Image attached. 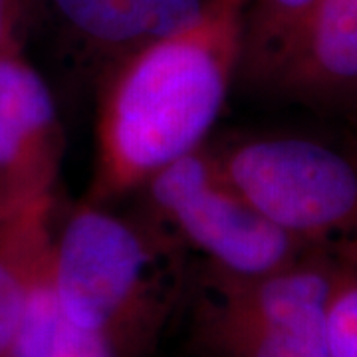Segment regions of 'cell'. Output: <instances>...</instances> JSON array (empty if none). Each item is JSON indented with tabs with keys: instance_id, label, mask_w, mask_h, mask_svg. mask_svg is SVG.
Returning a JSON list of instances; mask_svg holds the SVG:
<instances>
[{
	"instance_id": "1",
	"label": "cell",
	"mask_w": 357,
	"mask_h": 357,
	"mask_svg": "<svg viewBox=\"0 0 357 357\" xmlns=\"http://www.w3.org/2000/svg\"><path fill=\"white\" fill-rule=\"evenodd\" d=\"M241 36L243 10L218 6L103 72L88 203L139 192L161 169L203 147L238 74Z\"/></svg>"
},
{
	"instance_id": "2",
	"label": "cell",
	"mask_w": 357,
	"mask_h": 357,
	"mask_svg": "<svg viewBox=\"0 0 357 357\" xmlns=\"http://www.w3.org/2000/svg\"><path fill=\"white\" fill-rule=\"evenodd\" d=\"M185 250L147 211L84 201L52 234L50 286L72 324L100 333L117 357H143L177 302Z\"/></svg>"
},
{
	"instance_id": "3",
	"label": "cell",
	"mask_w": 357,
	"mask_h": 357,
	"mask_svg": "<svg viewBox=\"0 0 357 357\" xmlns=\"http://www.w3.org/2000/svg\"><path fill=\"white\" fill-rule=\"evenodd\" d=\"M208 149L230 185L294 236L316 243L357 234L354 149L286 133L241 135Z\"/></svg>"
},
{
	"instance_id": "4",
	"label": "cell",
	"mask_w": 357,
	"mask_h": 357,
	"mask_svg": "<svg viewBox=\"0 0 357 357\" xmlns=\"http://www.w3.org/2000/svg\"><path fill=\"white\" fill-rule=\"evenodd\" d=\"M139 192L151 217L227 276L272 274L294 264L310 244L248 203L222 175L206 143L161 169Z\"/></svg>"
},
{
	"instance_id": "5",
	"label": "cell",
	"mask_w": 357,
	"mask_h": 357,
	"mask_svg": "<svg viewBox=\"0 0 357 357\" xmlns=\"http://www.w3.org/2000/svg\"><path fill=\"white\" fill-rule=\"evenodd\" d=\"M335 274L321 260L258 278L206 268L195 340L211 357H330L326 307Z\"/></svg>"
},
{
	"instance_id": "6",
	"label": "cell",
	"mask_w": 357,
	"mask_h": 357,
	"mask_svg": "<svg viewBox=\"0 0 357 357\" xmlns=\"http://www.w3.org/2000/svg\"><path fill=\"white\" fill-rule=\"evenodd\" d=\"M66 137L50 86L18 50L0 54V220L54 208Z\"/></svg>"
},
{
	"instance_id": "7",
	"label": "cell",
	"mask_w": 357,
	"mask_h": 357,
	"mask_svg": "<svg viewBox=\"0 0 357 357\" xmlns=\"http://www.w3.org/2000/svg\"><path fill=\"white\" fill-rule=\"evenodd\" d=\"M64 42L102 68L131 52L201 22L220 4L211 0H40Z\"/></svg>"
},
{
	"instance_id": "8",
	"label": "cell",
	"mask_w": 357,
	"mask_h": 357,
	"mask_svg": "<svg viewBox=\"0 0 357 357\" xmlns=\"http://www.w3.org/2000/svg\"><path fill=\"white\" fill-rule=\"evenodd\" d=\"M264 84L316 105H357V0H319Z\"/></svg>"
},
{
	"instance_id": "9",
	"label": "cell",
	"mask_w": 357,
	"mask_h": 357,
	"mask_svg": "<svg viewBox=\"0 0 357 357\" xmlns=\"http://www.w3.org/2000/svg\"><path fill=\"white\" fill-rule=\"evenodd\" d=\"M52 211L0 220V357H13L28 298L50 264Z\"/></svg>"
},
{
	"instance_id": "10",
	"label": "cell",
	"mask_w": 357,
	"mask_h": 357,
	"mask_svg": "<svg viewBox=\"0 0 357 357\" xmlns=\"http://www.w3.org/2000/svg\"><path fill=\"white\" fill-rule=\"evenodd\" d=\"M50 268V264H48ZM13 357H117L100 333L72 324L60 310L48 270L28 298Z\"/></svg>"
},
{
	"instance_id": "11",
	"label": "cell",
	"mask_w": 357,
	"mask_h": 357,
	"mask_svg": "<svg viewBox=\"0 0 357 357\" xmlns=\"http://www.w3.org/2000/svg\"><path fill=\"white\" fill-rule=\"evenodd\" d=\"M319 0H248L243 8L241 68L255 82L264 84L292 42L300 26Z\"/></svg>"
},
{
	"instance_id": "12",
	"label": "cell",
	"mask_w": 357,
	"mask_h": 357,
	"mask_svg": "<svg viewBox=\"0 0 357 357\" xmlns=\"http://www.w3.org/2000/svg\"><path fill=\"white\" fill-rule=\"evenodd\" d=\"M330 357H357V280L337 274L326 307Z\"/></svg>"
},
{
	"instance_id": "13",
	"label": "cell",
	"mask_w": 357,
	"mask_h": 357,
	"mask_svg": "<svg viewBox=\"0 0 357 357\" xmlns=\"http://www.w3.org/2000/svg\"><path fill=\"white\" fill-rule=\"evenodd\" d=\"M40 0H0V54L18 50V36Z\"/></svg>"
},
{
	"instance_id": "14",
	"label": "cell",
	"mask_w": 357,
	"mask_h": 357,
	"mask_svg": "<svg viewBox=\"0 0 357 357\" xmlns=\"http://www.w3.org/2000/svg\"><path fill=\"white\" fill-rule=\"evenodd\" d=\"M211 2L220 4V6H227V8H236V10H243L248 0H211Z\"/></svg>"
}]
</instances>
